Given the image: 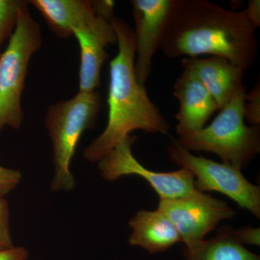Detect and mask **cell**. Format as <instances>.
Here are the masks:
<instances>
[{
	"label": "cell",
	"instance_id": "cell-6",
	"mask_svg": "<svg viewBox=\"0 0 260 260\" xmlns=\"http://www.w3.org/2000/svg\"><path fill=\"white\" fill-rule=\"evenodd\" d=\"M168 155L171 161L189 169L194 174L197 190L222 193L240 208L260 218L259 186L249 182L243 175L242 169L193 155L177 139L171 140Z\"/></svg>",
	"mask_w": 260,
	"mask_h": 260
},
{
	"label": "cell",
	"instance_id": "cell-21",
	"mask_svg": "<svg viewBox=\"0 0 260 260\" xmlns=\"http://www.w3.org/2000/svg\"><path fill=\"white\" fill-rule=\"evenodd\" d=\"M115 3L112 0H100L93 2L94 12L95 14L112 21L114 19V9Z\"/></svg>",
	"mask_w": 260,
	"mask_h": 260
},
{
	"label": "cell",
	"instance_id": "cell-10",
	"mask_svg": "<svg viewBox=\"0 0 260 260\" xmlns=\"http://www.w3.org/2000/svg\"><path fill=\"white\" fill-rule=\"evenodd\" d=\"M73 36L80 49L79 92L95 91L100 85L103 64L109 56L106 48L116 43L112 22L96 15L88 28L77 30Z\"/></svg>",
	"mask_w": 260,
	"mask_h": 260
},
{
	"label": "cell",
	"instance_id": "cell-23",
	"mask_svg": "<svg viewBox=\"0 0 260 260\" xmlns=\"http://www.w3.org/2000/svg\"><path fill=\"white\" fill-rule=\"evenodd\" d=\"M28 257V251L21 246L0 251V260H27Z\"/></svg>",
	"mask_w": 260,
	"mask_h": 260
},
{
	"label": "cell",
	"instance_id": "cell-9",
	"mask_svg": "<svg viewBox=\"0 0 260 260\" xmlns=\"http://www.w3.org/2000/svg\"><path fill=\"white\" fill-rule=\"evenodd\" d=\"M131 3L135 25V75L138 83L145 85L175 0H133Z\"/></svg>",
	"mask_w": 260,
	"mask_h": 260
},
{
	"label": "cell",
	"instance_id": "cell-14",
	"mask_svg": "<svg viewBox=\"0 0 260 260\" xmlns=\"http://www.w3.org/2000/svg\"><path fill=\"white\" fill-rule=\"evenodd\" d=\"M30 3L60 38L71 37L77 30L87 28L96 17L93 2L86 0H32Z\"/></svg>",
	"mask_w": 260,
	"mask_h": 260
},
{
	"label": "cell",
	"instance_id": "cell-22",
	"mask_svg": "<svg viewBox=\"0 0 260 260\" xmlns=\"http://www.w3.org/2000/svg\"><path fill=\"white\" fill-rule=\"evenodd\" d=\"M244 14L249 23L254 30L260 26V1L249 0L246 9L244 10Z\"/></svg>",
	"mask_w": 260,
	"mask_h": 260
},
{
	"label": "cell",
	"instance_id": "cell-18",
	"mask_svg": "<svg viewBox=\"0 0 260 260\" xmlns=\"http://www.w3.org/2000/svg\"><path fill=\"white\" fill-rule=\"evenodd\" d=\"M10 229V210L8 202L0 198V251L13 247Z\"/></svg>",
	"mask_w": 260,
	"mask_h": 260
},
{
	"label": "cell",
	"instance_id": "cell-20",
	"mask_svg": "<svg viewBox=\"0 0 260 260\" xmlns=\"http://www.w3.org/2000/svg\"><path fill=\"white\" fill-rule=\"evenodd\" d=\"M234 236L240 244L260 245V229L251 226L240 228L234 230Z\"/></svg>",
	"mask_w": 260,
	"mask_h": 260
},
{
	"label": "cell",
	"instance_id": "cell-7",
	"mask_svg": "<svg viewBox=\"0 0 260 260\" xmlns=\"http://www.w3.org/2000/svg\"><path fill=\"white\" fill-rule=\"evenodd\" d=\"M135 140V136L129 135L98 161L103 179L113 181L124 176H139L148 181L160 200L184 198L198 191L195 188L194 174L189 169L181 168L172 172H156L142 165L132 151Z\"/></svg>",
	"mask_w": 260,
	"mask_h": 260
},
{
	"label": "cell",
	"instance_id": "cell-16",
	"mask_svg": "<svg viewBox=\"0 0 260 260\" xmlns=\"http://www.w3.org/2000/svg\"><path fill=\"white\" fill-rule=\"evenodd\" d=\"M25 2L20 0H0V46L7 38L11 37L18 18V11Z\"/></svg>",
	"mask_w": 260,
	"mask_h": 260
},
{
	"label": "cell",
	"instance_id": "cell-15",
	"mask_svg": "<svg viewBox=\"0 0 260 260\" xmlns=\"http://www.w3.org/2000/svg\"><path fill=\"white\" fill-rule=\"evenodd\" d=\"M230 225H221L211 239L188 249L184 248L186 260H260V256L246 249L234 236Z\"/></svg>",
	"mask_w": 260,
	"mask_h": 260
},
{
	"label": "cell",
	"instance_id": "cell-5",
	"mask_svg": "<svg viewBox=\"0 0 260 260\" xmlns=\"http://www.w3.org/2000/svg\"><path fill=\"white\" fill-rule=\"evenodd\" d=\"M25 2L18 11L14 31L0 54V133L5 126L18 129L23 121L21 95L30 57L42 44L40 25Z\"/></svg>",
	"mask_w": 260,
	"mask_h": 260
},
{
	"label": "cell",
	"instance_id": "cell-11",
	"mask_svg": "<svg viewBox=\"0 0 260 260\" xmlns=\"http://www.w3.org/2000/svg\"><path fill=\"white\" fill-rule=\"evenodd\" d=\"M181 66L198 77L213 98L218 110L239 94L246 93L243 83L244 70L224 58L185 57L181 60Z\"/></svg>",
	"mask_w": 260,
	"mask_h": 260
},
{
	"label": "cell",
	"instance_id": "cell-2",
	"mask_svg": "<svg viewBox=\"0 0 260 260\" xmlns=\"http://www.w3.org/2000/svg\"><path fill=\"white\" fill-rule=\"evenodd\" d=\"M112 25L119 50L109 64L108 122L104 131L84 151V158L90 162L99 161L135 130L162 134L169 130V122L150 100L145 85L137 80L133 29L115 17Z\"/></svg>",
	"mask_w": 260,
	"mask_h": 260
},
{
	"label": "cell",
	"instance_id": "cell-19",
	"mask_svg": "<svg viewBox=\"0 0 260 260\" xmlns=\"http://www.w3.org/2000/svg\"><path fill=\"white\" fill-rule=\"evenodd\" d=\"M21 179L20 171L0 166V198L11 192L20 184Z\"/></svg>",
	"mask_w": 260,
	"mask_h": 260
},
{
	"label": "cell",
	"instance_id": "cell-3",
	"mask_svg": "<svg viewBox=\"0 0 260 260\" xmlns=\"http://www.w3.org/2000/svg\"><path fill=\"white\" fill-rule=\"evenodd\" d=\"M245 95L234 97L209 126L179 135L178 143L189 151L215 154L224 164L247 167L260 152V128L244 123Z\"/></svg>",
	"mask_w": 260,
	"mask_h": 260
},
{
	"label": "cell",
	"instance_id": "cell-1",
	"mask_svg": "<svg viewBox=\"0 0 260 260\" xmlns=\"http://www.w3.org/2000/svg\"><path fill=\"white\" fill-rule=\"evenodd\" d=\"M244 10L207 0H175L160 49L169 58L210 55L245 71L257 57V40Z\"/></svg>",
	"mask_w": 260,
	"mask_h": 260
},
{
	"label": "cell",
	"instance_id": "cell-17",
	"mask_svg": "<svg viewBox=\"0 0 260 260\" xmlns=\"http://www.w3.org/2000/svg\"><path fill=\"white\" fill-rule=\"evenodd\" d=\"M244 118L252 126L260 124V84L244 96Z\"/></svg>",
	"mask_w": 260,
	"mask_h": 260
},
{
	"label": "cell",
	"instance_id": "cell-4",
	"mask_svg": "<svg viewBox=\"0 0 260 260\" xmlns=\"http://www.w3.org/2000/svg\"><path fill=\"white\" fill-rule=\"evenodd\" d=\"M102 107V99L96 91L78 92L70 100L49 107L46 126L53 148L54 174L51 189L70 191L76 186L71 172L72 160L84 132L95 124Z\"/></svg>",
	"mask_w": 260,
	"mask_h": 260
},
{
	"label": "cell",
	"instance_id": "cell-8",
	"mask_svg": "<svg viewBox=\"0 0 260 260\" xmlns=\"http://www.w3.org/2000/svg\"><path fill=\"white\" fill-rule=\"evenodd\" d=\"M157 209L174 223L188 249L203 242L220 222L236 215L225 202L199 191L184 198L160 200Z\"/></svg>",
	"mask_w": 260,
	"mask_h": 260
},
{
	"label": "cell",
	"instance_id": "cell-13",
	"mask_svg": "<svg viewBox=\"0 0 260 260\" xmlns=\"http://www.w3.org/2000/svg\"><path fill=\"white\" fill-rule=\"evenodd\" d=\"M128 242L151 253L162 252L181 242L177 228L160 210H141L129 220Z\"/></svg>",
	"mask_w": 260,
	"mask_h": 260
},
{
	"label": "cell",
	"instance_id": "cell-12",
	"mask_svg": "<svg viewBox=\"0 0 260 260\" xmlns=\"http://www.w3.org/2000/svg\"><path fill=\"white\" fill-rule=\"evenodd\" d=\"M183 70L174 85V95L179 102L175 116L178 135L203 129L218 110L213 98L198 77L190 70Z\"/></svg>",
	"mask_w": 260,
	"mask_h": 260
}]
</instances>
